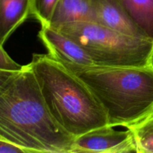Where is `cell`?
<instances>
[{
	"instance_id": "obj_6",
	"label": "cell",
	"mask_w": 153,
	"mask_h": 153,
	"mask_svg": "<svg viewBox=\"0 0 153 153\" xmlns=\"http://www.w3.org/2000/svg\"><path fill=\"white\" fill-rule=\"evenodd\" d=\"M38 37L53 58L79 65H94L91 57L76 41L58 29L42 25Z\"/></svg>"
},
{
	"instance_id": "obj_7",
	"label": "cell",
	"mask_w": 153,
	"mask_h": 153,
	"mask_svg": "<svg viewBox=\"0 0 153 153\" xmlns=\"http://www.w3.org/2000/svg\"><path fill=\"white\" fill-rule=\"evenodd\" d=\"M90 22H95L127 35L148 38L138 27L134 25L114 0H92Z\"/></svg>"
},
{
	"instance_id": "obj_1",
	"label": "cell",
	"mask_w": 153,
	"mask_h": 153,
	"mask_svg": "<svg viewBox=\"0 0 153 153\" xmlns=\"http://www.w3.org/2000/svg\"><path fill=\"white\" fill-rule=\"evenodd\" d=\"M0 138L28 153L73 152L75 137L52 117L28 64L0 89Z\"/></svg>"
},
{
	"instance_id": "obj_5",
	"label": "cell",
	"mask_w": 153,
	"mask_h": 153,
	"mask_svg": "<svg viewBox=\"0 0 153 153\" xmlns=\"http://www.w3.org/2000/svg\"><path fill=\"white\" fill-rule=\"evenodd\" d=\"M137 152L131 131H116L105 126L75 137L72 153Z\"/></svg>"
},
{
	"instance_id": "obj_15",
	"label": "cell",
	"mask_w": 153,
	"mask_h": 153,
	"mask_svg": "<svg viewBox=\"0 0 153 153\" xmlns=\"http://www.w3.org/2000/svg\"><path fill=\"white\" fill-rule=\"evenodd\" d=\"M19 71V70H18ZM18 71H13V70H1L0 69V89L5 85L6 82Z\"/></svg>"
},
{
	"instance_id": "obj_8",
	"label": "cell",
	"mask_w": 153,
	"mask_h": 153,
	"mask_svg": "<svg viewBox=\"0 0 153 153\" xmlns=\"http://www.w3.org/2000/svg\"><path fill=\"white\" fill-rule=\"evenodd\" d=\"M28 16L30 0H0V43L4 45Z\"/></svg>"
},
{
	"instance_id": "obj_12",
	"label": "cell",
	"mask_w": 153,
	"mask_h": 153,
	"mask_svg": "<svg viewBox=\"0 0 153 153\" xmlns=\"http://www.w3.org/2000/svg\"><path fill=\"white\" fill-rule=\"evenodd\" d=\"M58 0H30V16L42 25H49Z\"/></svg>"
},
{
	"instance_id": "obj_9",
	"label": "cell",
	"mask_w": 153,
	"mask_h": 153,
	"mask_svg": "<svg viewBox=\"0 0 153 153\" xmlns=\"http://www.w3.org/2000/svg\"><path fill=\"white\" fill-rule=\"evenodd\" d=\"M92 0H58L49 25L52 28L79 21H91Z\"/></svg>"
},
{
	"instance_id": "obj_11",
	"label": "cell",
	"mask_w": 153,
	"mask_h": 153,
	"mask_svg": "<svg viewBox=\"0 0 153 153\" xmlns=\"http://www.w3.org/2000/svg\"><path fill=\"white\" fill-rule=\"evenodd\" d=\"M137 153H153V114L128 126Z\"/></svg>"
},
{
	"instance_id": "obj_10",
	"label": "cell",
	"mask_w": 153,
	"mask_h": 153,
	"mask_svg": "<svg viewBox=\"0 0 153 153\" xmlns=\"http://www.w3.org/2000/svg\"><path fill=\"white\" fill-rule=\"evenodd\" d=\"M130 19L153 40V0H114Z\"/></svg>"
},
{
	"instance_id": "obj_13",
	"label": "cell",
	"mask_w": 153,
	"mask_h": 153,
	"mask_svg": "<svg viewBox=\"0 0 153 153\" xmlns=\"http://www.w3.org/2000/svg\"><path fill=\"white\" fill-rule=\"evenodd\" d=\"M22 67L23 66L19 65L9 56L3 48V45L0 43V69L18 71L22 70Z\"/></svg>"
},
{
	"instance_id": "obj_2",
	"label": "cell",
	"mask_w": 153,
	"mask_h": 153,
	"mask_svg": "<svg viewBox=\"0 0 153 153\" xmlns=\"http://www.w3.org/2000/svg\"><path fill=\"white\" fill-rule=\"evenodd\" d=\"M58 61L91 90L109 126L128 128L153 114V66L111 67Z\"/></svg>"
},
{
	"instance_id": "obj_3",
	"label": "cell",
	"mask_w": 153,
	"mask_h": 153,
	"mask_svg": "<svg viewBox=\"0 0 153 153\" xmlns=\"http://www.w3.org/2000/svg\"><path fill=\"white\" fill-rule=\"evenodd\" d=\"M55 120L76 137L108 126V117L88 87L49 54H34L28 64Z\"/></svg>"
},
{
	"instance_id": "obj_4",
	"label": "cell",
	"mask_w": 153,
	"mask_h": 153,
	"mask_svg": "<svg viewBox=\"0 0 153 153\" xmlns=\"http://www.w3.org/2000/svg\"><path fill=\"white\" fill-rule=\"evenodd\" d=\"M59 31L76 41L94 65L111 67L153 66V40L133 37L90 22L61 25Z\"/></svg>"
},
{
	"instance_id": "obj_14",
	"label": "cell",
	"mask_w": 153,
	"mask_h": 153,
	"mask_svg": "<svg viewBox=\"0 0 153 153\" xmlns=\"http://www.w3.org/2000/svg\"><path fill=\"white\" fill-rule=\"evenodd\" d=\"M0 153H28L26 150L0 138Z\"/></svg>"
}]
</instances>
